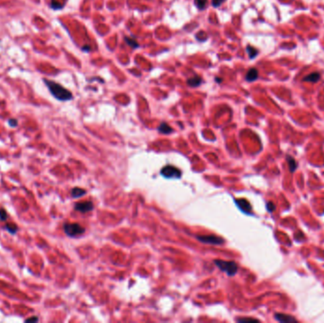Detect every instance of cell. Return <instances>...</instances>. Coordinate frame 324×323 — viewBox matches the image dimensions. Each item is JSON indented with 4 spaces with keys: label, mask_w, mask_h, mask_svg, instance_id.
I'll return each instance as SVG.
<instances>
[{
    "label": "cell",
    "mask_w": 324,
    "mask_h": 323,
    "mask_svg": "<svg viewBox=\"0 0 324 323\" xmlns=\"http://www.w3.org/2000/svg\"><path fill=\"white\" fill-rule=\"evenodd\" d=\"M202 82H203V81H202V79H201L200 77L195 76V77H192V78H190V79H189L188 82H187V83H188L190 86L197 87V86H199L201 83H202Z\"/></svg>",
    "instance_id": "obj_13"
},
{
    "label": "cell",
    "mask_w": 324,
    "mask_h": 323,
    "mask_svg": "<svg viewBox=\"0 0 324 323\" xmlns=\"http://www.w3.org/2000/svg\"><path fill=\"white\" fill-rule=\"evenodd\" d=\"M266 208H267V211H268L269 212H272V211H275V208H276L275 205H274L272 202H269V203H267Z\"/></svg>",
    "instance_id": "obj_22"
},
{
    "label": "cell",
    "mask_w": 324,
    "mask_h": 323,
    "mask_svg": "<svg viewBox=\"0 0 324 323\" xmlns=\"http://www.w3.org/2000/svg\"><path fill=\"white\" fill-rule=\"evenodd\" d=\"M44 83H46L50 94L53 96L56 100L61 101H70L73 98L72 93L69 90H67L63 85L59 84L58 83H56L54 81L48 80V79H44Z\"/></svg>",
    "instance_id": "obj_1"
},
{
    "label": "cell",
    "mask_w": 324,
    "mask_h": 323,
    "mask_svg": "<svg viewBox=\"0 0 324 323\" xmlns=\"http://www.w3.org/2000/svg\"><path fill=\"white\" fill-rule=\"evenodd\" d=\"M8 212L5 211L4 208H0V221L1 222H5L8 219Z\"/></svg>",
    "instance_id": "obj_19"
},
{
    "label": "cell",
    "mask_w": 324,
    "mask_h": 323,
    "mask_svg": "<svg viewBox=\"0 0 324 323\" xmlns=\"http://www.w3.org/2000/svg\"><path fill=\"white\" fill-rule=\"evenodd\" d=\"M223 1H224V0H212V4L213 7H219L223 3Z\"/></svg>",
    "instance_id": "obj_24"
},
{
    "label": "cell",
    "mask_w": 324,
    "mask_h": 323,
    "mask_svg": "<svg viewBox=\"0 0 324 323\" xmlns=\"http://www.w3.org/2000/svg\"><path fill=\"white\" fill-rule=\"evenodd\" d=\"M195 1V5L197 6V8L199 10H203L205 9V7L207 6L208 0H194Z\"/></svg>",
    "instance_id": "obj_18"
},
{
    "label": "cell",
    "mask_w": 324,
    "mask_h": 323,
    "mask_svg": "<svg viewBox=\"0 0 324 323\" xmlns=\"http://www.w3.org/2000/svg\"><path fill=\"white\" fill-rule=\"evenodd\" d=\"M64 231L69 237H76L84 234L85 229L78 223H66L64 225Z\"/></svg>",
    "instance_id": "obj_3"
},
{
    "label": "cell",
    "mask_w": 324,
    "mask_h": 323,
    "mask_svg": "<svg viewBox=\"0 0 324 323\" xmlns=\"http://www.w3.org/2000/svg\"><path fill=\"white\" fill-rule=\"evenodd\" d=\"M157 130H158L161 134H164V135H168V134L172 133L173 131V128L170 125H168L167 123H166V122H162V123L158 126V129H157Z\"/></svg>",
    "instance_id": "obj_11"
},
{
    "label": "cell",
    "mask_w": 324,
    "mask_h": 323,
    "mask_svg": "<svg viewBox=\"0 0 324 323\" xmlns=\"http://www.w3.org/2000/svg\"><path fill=\"white\" fill-rule=\"evenodd\" d=\"M247 52L248 53L250 59L255 58V57L257 56V54H258V50H257L255 48L251 47V46H248V47L247 48Z\"/></svg>",
    "instance_id": "obj_16"
},
{
    "label": "cell",
    "mask_w": 324,
    "mask_h": 323,
    "mask_svg": "<svg viewBox=\"0 0 324 323\" xmlns=\"http://www.w3.org/2000/svg\"><path fill=\"white\" fill-rule=\"evenodd\" d=\"M161 174L166 178L178 179L181 177L182 172L178 168L174 167V166H172V165H168V166H165L164 168H162Z\"/></svg>",
    "instance_id": "obj_4"
},
{
    "label": "cell",
    "mask_w": 324,
    "mask_h": 323,
    "mask_svg": "<svg viewBox=\"0 0 324 323\" xmlns=\"http://www.w3.org/2000/svg\"><path fill=\"white\" fill-rule=\"evenodd\" d=\"M83 49H84V50L89 51V50H90V48H89V46H84V48H83Z\"/></svg>",
    "instance_id": "obj_26"
},
{
    "label": "cell",
    "mask_w": 324,
    "mask_h": 323,
    "mask_svg": "<svg viewBox=\"0 0 324 323\" xmlns=\"http://www.w3.org/2000/svg\"><path fill=\"white\" fill-rule=\"evenodd\" d=\"M237 321L239 322H254V321H258L256 319H253V318H238Z\"/></svg>",
    "instance_id": "obj_23"
},
{
    "label": "cell",
    "mask_w": 324,
    "mask_h": 323,
    "mask_svg": "<svg viewBox=\"0 0 324 323\" xmlns=\"http://www.w3.org/2000/svg\"><path fill=\"white\" fill-rule=\"evenodd\" d=\"M196 239L204 243L213 244V246H220L224 243V239L216 235H198L196 236Z\"/></svg>",
    "instance_id": "obj_5"
},
{
    "label": "cell",
    "mask_w": 324,
    "mask_h": 323,
    "mask_svg": "<svg viewBox=\"0 0 324 323\" xmlns=\"http://www.w3.org/2000/svg\"><path fill=\"white\" fill-rule=\"evenodd\" d=\"M216 82H221V79H216Z\"/></svg>",
    "instance_id": "obj_27"
},
{
    "label": "cell",
    "mask_w": 324,
    "mask_h": 323,
    "mask_svg": "<svg viewBox=\"0 0 324 323\" xmlns=\"http://www.w3.org/2000/svg\"><path fill=\"white\" fill-rule=\"evenodd\" d=\"M50 6H51L52 9H53V10H61V9H62V7H63L62 4H60V3L56 2L55 0H52Z\"/></svg>",
    "instance_id": "obj_20"
},
{
    "label": "cell",
    "mask_w": 324,
    "mask_h": 323,
    "mask_svg": "<svg viewBox=\"0 0 324 323\" xmlns=\"http://www.w3.org/2000/svg\"><path fill=\"white\" fill-rule=\"evenodd\" d=\"M86 193V190L82 189V188H73L71 190V196L73 198H79L82 197Z\"/></svg>",
    "instance_id": "obj_12"
},
{
    "label": "cell",
    "mask_w": 324,
    "mask_h": 323,
    "mask_svg": "<svg viewBox=\"0 0 324 323\" xmlns=\"http://www.w3.org/2000/svg\"><path fill=\"white\" fill-rule=\"evenodd\" d=\"M259 72L256 68H250L246 75V80L247 82H254L258 79Z\"/></svg>",
    "instance_id": "obj_8"
},
{
    "label": "cell",
    "mask_w": 324,
    "mask_h": 323,
    "mask_svg": "<svg viewBox=\"0 0 324 323\" xmlns=\"http://www.w3.org/2000/svg\"><path fill=\"white\" fill-rule=\"evenodd\" d=\"M275 318L279 321V322H296L297 319L292 318L291 316L288 315H284V314H276L275 315Z\"/></svg>",
    "instance_id": "obj_9"
},
{
    "label": "cell",
    "mask_w": 324,
    "mask_h": 323,
    "mask_svg": "<svg viewBox=\"0 0 324 323\" xmlns=\"http://www.w3.org/2000/svg\"><path fill=\"white\" fill-rule=\"evenodd\" d=\"M39 318L37 317H32V318H29L25 320V322H38Z\"/></svg>",
    "instance_id": "obj_25"
},
{
    "label": "cell",
    "mask_w": 324,
    "mask_h": 323,
    "mask_svg": "<svg viewBox=\"0 0 324 323\" xmlns=\"http://www.w3.org/2000/svg\"><path fill=\"white\" fill-rule=\"evenodd\" d=\"M236 205H237V206L241 208V211H243L244 212H246V213H249L250 211H251V206H250V204L247 201V200H244V199L236 200Z\"/></svg>",
    "instance_id": "obj_7"
},
{
    "label": "cell",
    "mask_w": 324,
    "mask_h": 323,
    "mask_svg": "<svg viewBox=\"0 0 324 323\" xmlns=\"http://www.w3.org/2000/svg\"><path fill=\"white\" fill-rule=\"evenodd\" d=\"M124 40H125V42H126V44H127V45L129 46V47H131V48H138V43L135 40V39H133V38H131V37H124Z\"/></svg>",
    "instance_id": "obj_15"
},
{
    "label": "cell",
    "mask_w": 324,
    "mask_h": 323,
    "mask_svg": "<svg viewBox=\"0 0 324 323\" xmlns=\"http://www.w3.org/2000/svg\"><path fill=\"white\" fill-rule=\"evenodd\" d=\"M93 208H94V205L90 201L79 202V203H76L75 206H74L75 211H77L79 212H82V213L89 212V211H93Z\"/></svg>",
    "instance_id": "obj_6"
},
{
    "label": "cell",
    "mask_w": 324,
    "mask_h": 323,
    "mask_svg": "<svg viewBox=\"0 0 324 323\" xmlns=\"http://www.w3.org/2000/svg\"><path fill=\"white\" fill-rule=\"evenodd\" d=\"M214 264L222 271L226 272L227 276H235L238 272V265L234 261H226L223 260H215Z\"/></svg>",
    "instance_id": "obj_2"
},
{
    "label": "cell",
    "mask_w": 324,
    "mask_h": 323,
    "mask_svg": "<svg viewBox=\"0 0 324 323\" xmlns=\"http://www.w3.org/2000/svg\"><path fill=\"white\" fill-rule=\"evenodd\" d=\"M5 229L10 232L11 234H16V232L18 231L19 228L16 224H12V223H9L5 225Z\"/></svg>",
    "instance_id": "obj_14"
},
{
    "label": "cell",
    "mask_w": 324,
    "mask_h": 323,
    "mask_svg": "<svg viewBox=\"0 0 324 323\" xmlns=\"http://www.w3.org/2000/svg\"><path fill=\"white\" fill-rule=\"evenodd\" d=\"M8 124L11 127H16L17 125H18V120H17L16 119H10L8 120Z\"/></svg>",
    "instance_id": "obj_21"
},
{
    "label": "cell",
    "mask_w": 324,
    "mask_h": 323,
    "mask_svg": "<svg viewBox=\"0 0 324 323\" xmlns=\"http://www.w3.org/2000/svg\"><path fill=\"white\" fill-rule=\"evenodd\" d=\"M320 79V74L319 72H313L306 77L303 78L304 82H310V83H317Z\"/></svg>",
    "instance_id": "obj_10"
},
{
    "label": "cell",
    "mask_w": 324,
    "mask_h": 323,
    "mask_svg": "<svg viewBox=\"0 0 324 323\" xmlns=\"http://www.w3.org/2000/svg\"><path fill=\"white\" fill-rule=\"evenodd\" d=\"M287 161L289 163V168H290L291 172H293L297 169V162H296V160L291 158H287Z\"/></svg>",
    "instance_id": "obj_17"
}]
</instances>
